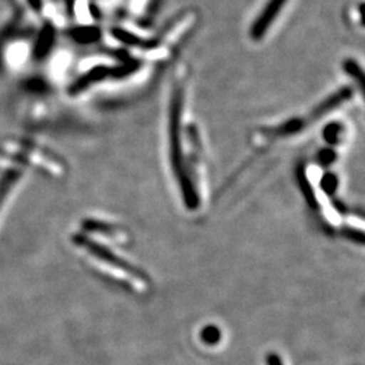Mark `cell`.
Wrapping results in <instances>:
<instances>
[{
  "label": "cell",
  "instance_id": "cell-1",
  "mask_svg": "<svg viewBox=\"0 0 365 365\" xmlns=\"http://www.w3.org/2000/svg\"><path fill=\"white\" fill-rule=\"evenodd\" d=\"M182 103H184V91L182 87L175 88L170 102V149H172V165L178 180L180 182L182 195L188 207L194 209L197 206V196L195 187L187 175V168L184 165L182 150V135H180V123H182Z\"/></svg>",
  "mask_w": 365,
  "mask_h": 365
},
{
  "label": "cell",
  "instance_id": "cell-2",
  "mask_svg": "<svg viewBox=\"0 0 365 365\" xmlns=\"http://www.w3.org/2000/svg\"><path fill=\"white\" fill-rule=\"evenodd\" d=\"M75 244L80 248L86 249L93 259L105 264L110 271L115 272L118 277L123 279L125 282H128L135 289H146L149 286V279L146 277L144 272H141L140 269L131 267L129 262H126L122 259H119L115 256L110 249L105 248L102 245H99L98 242L92 241L91 238H88L87 235H76L73 237Z\"/></svg>",
  "mask_w": 365,
  "mask_h": 365
},
{
  "label": "cell",
  "instance_id": "cell-3",
  "mask_svg": "<svg viewBox=\"0 0 365 365\" xmlns=\"http://www.w3.org/2000/svg\"><path fill=\"white\" fill-rule=\"evenodd\" d=\"M287 0H268L262 11L255 19L250 26V37L255 41H260L265 36V33L272 26L277 15L284 9Z\"/></svg>",
  "mask_w": 365,
  "mask_h": 365
},
{
  "label": "cell",
  "instance_id": "cell-4",
  "mask_svg": "<svg viewBox=\"0 0 365 365\" xmlns=\"http://www.w3.org/2000/svg\"><path fill=\"white\" fill-rule=\"evenodd\" d=\"M352 95L353 90L351 87H344V88H341V90H339L336 93L330 95L327 101H324L321 105L318 106V107L314 110L313 114L310 115L309 119H310L312 122H314V120H317V119H319V118L325 117L327 113L333 111V110L337 108L339 106L345 103L346 101H349V99L352 98Z\"/></svg>",
  "mask_w": 365,
  "mask_h": 365
},
{
  "label": "cell",
  "instance_id": "cell-5",
  "mask_svg": "<svg viewBox=\"0 0 365 365\" xmlns=\"http://www.w3.org/2000/svg\"><path fill=\"white\" fill-rule=\"evenodd\" d=\"M111 69L113 68L106 66H93L86 75L78 78V81H75V84H72V87L69 88V93L78 95L80 92L87 90L93 83L102 81L103 78L111 76Z\"/></svg>",
  "mask_w": 365,
  "mask_h": 365
},
{
  "label": "cell",
  "instance_id": "cell-6",
  "mask_svg": "<svg viewBox=\"0 0 365 365\" xmlns=\"http://www.w3.org/2000/svg\"><path fill=\"white\" fill-rule=\"evenodd\" d=\"M54 37H56V30L53 25L46 24L45 26L42 27L38 39L36 42V48H34V57L37 60H41L49 54L53 43H54Z\"/></svg>",
  "mask_w": 365,
  "mask_h": 365
},
{
  "label": "cell",
  "instance_id": "cell-7",
  "mask_svg": "<svg viewBox=\"0 0 365 365\" xmlns=\"http://www.w3.org/2000/svg\"><path fill=\"white\" fill-rule=\"evenodd\" d=\"M71 38L75 39L78 43H92L99 41L102 37V31L95 26H78L71 30Z\"/></svg>",
  "mask_w": 365,
  "mask_h": 365
},
{
  "label": "cell",
  "instance_id": "cell-8",
  "mask_svg": "<svg viewBox=\"0 0 365 365\" xmlns=\"http://www.w3.org/2000/svg\"><path fill=\"white\" fill-rule=\"evenodd\" d=\"M111 36L119 41L120 43L128 45V46H144L146 45V42L140 36L134 34L133 31H129L126 29H122V27H113Z\"/></svg>",
  "mask_w": 365,
  "mask_h": 365
},
{
  "label": "cell",
  "instance_id": "cell-9",
  "mask_svg": "<svg viewBox=\"0 0 365 365\" xmlns=\"http://www.w3.org/2000/svg\"><path fill=\"white\" fill-rule=\"evenodd\" d=\"M342 68H344V71H345L346 75H349L354 81H357V84L360 86V90L364 92V71H363V68L360 66V64H359L356 60H353V58H348V60H345V61L342 63Z\"/></svg>",
  "mask_w": 365,
  "mask_h": 365
},
{
  "label": "cell",
  "instance_id": "cell-10",
  "mask_svg": "<svg viewBox=\"0 0 365 365\" xmlns=\"http://www.w3.org/2000/svg\"><path fill=\"white\" fill-rule=\"evenodd\" d=\"M86 229L91 230V232H101V233H106L108 237H114L117 238L118 241H125L126 240V233L119 230L118 227L114 226H108L105 223H99V222L90 221L86 223Z\"/></svg>",
  "mask_w": 365,
  "mask_h": 365
},
{
  "label": "cell",
  "instance_id": "cell-11",
  "mask_svg": "<svg viewBox=\"0 0 365 365\" xmlns=\"http://www.w3.org/2000/svg\"><path fill=\"white\" fill-rule=\"evenodd\" d=\"M140 66H141V63H140L138 60L131 58V60L125 61L122 66L113 68V69H111V76L118 78H126V76L131 75L133 72H135Z\"/></svg>",
  "mask_w": 365,
  "mask_h": 365
},
{
  "label": "cell",
  "instance_id": "cell-12",
  "mask_svg": "<svg viewBox=\"0 0 365 365\" xmlns=\"http://www.w3.org/2000/svg\"><path fill=\"white\" fill-rule=\"evenodd\" d=\"M19 178V172L18 170H9L0 180V206L3 205V200L6 195L10 192L11 187Z\"/></svg>",
  "mask_w": 365,
  "mask_h": 365
},
{
  "label": "cell",
  "instance_id": "cell-13",
  "mask_svg": "<svg viewBox=\"0 0 365 365\" xmlns=\"http://www.w3.org/2000/svg\"><path fill=\"white\" fill-rule=\"evenodd\" d=\"M334 178L333 176H327V180H325V184H324V187H325V190L327 191H334V180H333Z\"/></svg>",
  "mask_w": 365,
  "mask_h": 365
},
{
  "label": "cell",
  "instance_id": "cell-14",
  "mask_svg": "<svg viewBox=\"0 0 365 365\" xmlns=\"http://www.w3.org/2000/svg\"><path fill=\"white\" fill-rule=\"evenodd\" d=\"M29 3L36 11H39L42 9V0H29Z\"/></svg>",
  "mask_w": 365,
  "mask_h": 365
},
{
  "label": "cell",
  "instance_id": "cell-15",
  "mask_svg": "<svg viewBox=\"0 0 365 365\" xmlns=\"http://www.w3.org/2000/svg\"><path fill=\"white\" fill-rule=\"evenodd\" d=\"M364 3L360 4V19H361V25H364Z\"/></svg>",
  "mask_w": 365,
  "mask_h": 365
}]
</instances>
